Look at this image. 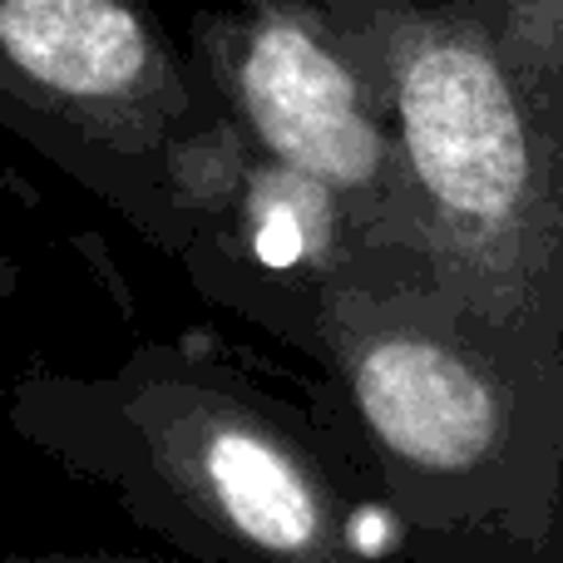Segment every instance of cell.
I'll list each match as a JSON object with an SVG mask.
<instances>
[{"label":"cell","mask_w":563,"mask_h":563,"mask_svg":"<svg viewBox=\"0 0 563 563\" xmlns=\"http://www.w3.org/2000/svg\"><path fill=\"white\" fill-rule=\"evenodd\" d=\"M15 297H20V263L0 247V336H5V311L15 307Z\"/></svg>","instance_id":"9"},{"label":"cell","mask_w":563,"mask_h":563,"mask_svg":"<svg viewBox=\"0 0 563 563\" xmlns=\"http://www.w3.org/2000/svg\"><path fill=\"white\" fill-rule=\"evenodd\" d=\"M35 455L99 485L129 525L198 563H386L400 525L321 416L188 341L104 371L35 366L5 390Z\"/></svg>","instance_id":"2"},{"label":"cell","mask_w":563,"mask_h":563,"mask_svg":"<svg viewBox=\"0 0 563 563\" xmlns=\"http://www.w3.org/2000/svg\"><path fill=\"white\" fill-rule=\"evenodd\" d=\"M311 361L321 420L410 563H563V356L479 327L426 257L361 247Z\"/></svg>","instance_id":"1"},{"label":"cell","mask_w":563,"mask_h":563,"mask_svg":"<svg viewBox=\"0 0 563 563\" xmlns=\"http://www.w3.org/2000/svg\"><path fill=\"white\" fill-rule=\"evenodd\" d=\"M188 49L257 154L346 203L361 247L420 257L390 104L321 0L208 10L188 30Z\"/></svg>","instance_id":"5"},{"label":"cell","mask_w":563,"mask_h":563,"mask_svg":"<svg viewBox=\"0 0 563 563\" xmlns=\"http://www.w3.org/2000/svg\"><path fill=\"white\" fill-rule=\"evenodd\" d=\"M376 75L435 287L519 351L563 356V114L460 0H321Z\"/></svg>","instance_id":"3"},{"label":"cell","mask_w":563,"mask_h":563,"mask_svg":"<svg viewBox=\"0 0 563 563\" xmlns=\"http://www.w3.org/2000/svg\"><path fill=\"white\" fill-rule=\"evenodd\" d=\"M356 253L361 233L346 203L327 184L253 148L228 213L178 257V267L208 301L311 356L321 297Z\"/></svg>","instance_id":"6"},{"label":"cell","mask_w":563,"mask_h":563,"mask_svg":"<svg viewBox=\"0 0 563 563\" xmlns=\"http://www.w3.org/2000/svg\"><path fill=\"white\" fill-rule=\"evenodd\" d=\"M505 65L563 114V0H460Z\"/></svg>","instance_id":"7"},{"label":"cell","mask_w":563,"mask_h":563,"mask_svg":"<svg viewBox=\"0 0 563 563\" xmlns=\"http://www.w3.org/2000/svg\"><path fill=\"white\" fill-rule=\"evenodd\" d=\"M0 129L174 263L228 213L253 158L154 0H0Z\"/></svg>","instance_id":"4"},{"label":"cell","mask_w":563,"mask_h":563,"mask_svg":"<svg viewBox=\"0 0 563 563\" xmlns=\"http://www.w3.org/2000/svg\"><path fill=\"white\" fill-rule=\"evenodd\" d=\"M0 563H154L134 554H0Z\"/></svg>","instance_id":"8"}]
</instances>
